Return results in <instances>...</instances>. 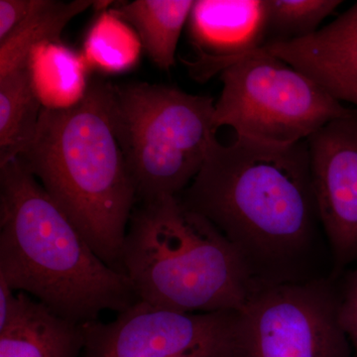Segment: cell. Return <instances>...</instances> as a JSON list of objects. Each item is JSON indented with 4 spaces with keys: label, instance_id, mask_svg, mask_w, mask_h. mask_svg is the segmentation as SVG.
<instances>
[{
    "label": "cell",
    "instance_id": "10",
    "mask_svg": "<svg viewBox=\"0 0 357 357\" xmlns=\"http://www.w3.org/2000/svg\"><path fill=\"white\" fill-rule=\"evenodd\" d=\"M188 33L196 58L185 64L195 79L208 81L265 46L264 0H197Z\"/></svg>",
    "mask_w": 357,
    "mask_h": 357
},
{
    "label": "cell",
    "instance_id": "6",
    "mask_svg": "<svg viewBox=\"0 0 357 357\" xmlns=\"http://www.w3.org/2000/svg\"><path fill=\"white\" fill-rule=\"evenodd\" d=\"M220 79L215 128L229 126L238 137L265 144H297L354 112L263 48L223 70Z\"/></svg>",
    "mask_w": 357,
    "mask_h": 357
},
{
    "label": "cell",
    "instance_id": "9",
    "mask_svg": "<svg viewBox=\"0 0 357 357\" xmlns=\"http://www.w3.org/2000/svg\"><path fill=\"white\" fill-rule=\"evenodd\" d=\"M319 220L332 277L357 261V109L307 139Z\"/></svg>",
    "mask_w": 357,
    "mask_h": 357
},
{
    "label": "cell",
    "instance_id": "13",
    "mask_svg": "<svg viewBox=\"0 0 357 357\" xmlns=\"http://www.w3.org/2000/svg\"><path fill=\"white\" fill-rule=\"evenodd\" d=\"M30 83L42 107L65 110L82 102L89 86L88 63L61 41L33 47L26 63Z\"/></svg>",
    "mask_w": 357,
    "mask_h": 357
},
{
    "label": "cell",
    "instance_id": "14",
    "mask_svg": "<svg viewBox=\"0 0 357 357\" xmlns=\"http://www.w3.org/2000/svg\"><path fill=\"white\" fill-rule=\"evenodd\" d=\"M194 3L192 0H135L110 9L132 26L154 64L169 70L175 65L178 39Z\"/></svg>",
    "mask_w": 357,
    "mask_h": 357
},
{
    "label": "cell",
    "instance_id": "20",
    "mask_svg": "<svg viewBox=\"0 0 357 357\" xmlns=\"http://www.w3.org/2000/svg\"><path fill=\"white\" fill-rule=\"evenodd\" d=\"M45 0H0V41L24 23Z\"/></svg>",
    "mask_w": 357,
    "mask_h": 357
},
{
    "label": "cell",
    "instance_id": "15",
    "mask_svg": "<svg viewBox=\"0 0 357 357\" xmlns=\"http://www.w3.org/2000/svg\"><path fill=\"white\" fill-rule=\"evenodd\" d=\"M41 110L27 68L0 79V164L17 158L32 142Z\"/></svg>",
    "mask_w": 357,
    "mask_h": 357
},
{
    "label": "cell",
    "instance_id": "1",
    "mask_svg": "<svg viewBox=\"0 0 357 357\" xmlns=\"http://www.w3.org/2000/svg\"><path fill=\"white\" fill-rule=\"evenodd\" d=\"M178 198L222 232L256 289L323 278L314 261L326 238L307 140L288 146L238 136L227 145L217 140Z\"/></svg>",
    "mask_w": 357,
    "mask_h": 357
},
{
    "label": "cell",
    "instance_id": "11",
    "mask_svg": "<svg viewBox=\"0 0 357 357\" xmlns=\"http://www.w3.org/2000/svg\"><path fill=\"white\" fill-rule=\"evenodd\" d=\"M263 49L311 77L338 102L357 109V2L310 36Z\"/></svg>",
    "mask_w": 357,
    "mask_h": 357
},
{
    "label": "cell",
    "instance_id": "4",
    "mask_svg": "<svg viewBox=\"0 0 357 357\" xmlns=\"http://www.w3.org/2000/svg\"><path fill=\"white\" fill-rule=\"evenodd\" d=\"M121 266L138 299L173 311H241L256 290L234 246L178 197L133 210Z\"/></svg>",
    "mask_w": 357,
    "mask_h": 357
},
{
    "label": "cell",
    "instance_id": "18",
    "mask_svg": "<svg viewBox=\"0 0 357 357\" xmlns=\"http://www.w3.org/2000/svg\"><path fill=\"white\" fill-rule=\"evenodd\" d=\"M342 3L340 0H264L266 44L314 34Z\"/></svg>",
    "mask_w": 357,
    "mask_h": 357
},
{
    "label": "cell",
    "instance_id": "17",
    "mask_svg": "<svg viewBox=\"0 0 357 357\" xmlns=\"http://www.w3.org/2000/svg\"><path fill=\"white\" fill-rule=\"evenodd\" d=\"M142 49L132 26L109 8L98 13L89 28L82 55L91 69L121 74L136 67Z\"/></svg>",
    "mask_w": 357,
    "mask_h": 357
},
{
    "label": "cell",
    "instance_id": "21",
    "mask_svg": "<svg viewBox=\"0 0 357 357\" xmlns=\"http://www.w3.org/2000/svg\"><path fill=\"white\" fill-rule=\"evenodd\" d=\"M20 305L17 293L7 285L6 281L0 279V328L8 325L15 316Z\"/></svg>",
    "mask_w": 357,
    "mask_h": 357
},
{
    "label": "cell",
    "instance_id": "19",
    "mask_svg": "<svg viewBox=\"0 0 357 357\" xmlns=\"http://www.w3.org/2000/svg\"><path fill=\"white\" fill-rule=\"evenodd\" d=\"M338 291V319L357 357V261Z\"/></svg>",
    "mask_w": 357,
    "mask_h": 357
},
{
    "label": "cell",
    "instance_id": "12",
    "mask_svg": "<svg viewBox=\"0 0 357 357\" xmlns=\"http://www.w3.org/2000/svg\"><path fill=\"white\" fill-rule=\"evenodd\" d=\"M17 295L15 316L0 328V357H81L83 326L61 318L27 294Z\"/></svg>",
    "mask_w": 357,
    "mask_h": 357
},
{
    "label": "cell",
    "instance_id": "3",
    "mask_svg": "<svg viewBox=\"0 0 357 357\" xmlns=\"http://www.w3.org/2000/svg\"><path fill=\"white\" fill-rule=\"evenodd\" d=\"M110 91L112 84L95 79L74 107H42L36 134L16 159L100 259L123 273L122 246L137 197L110 119Z\"/></svg>",
    "mask_w": 357,
    "mask_h": 357
},
{
    "label": "cell",
    "instance_id": "2",
    "mask_svg": "<svg viewBox=\"0 0 357 357\" xmlns=\"http://www.w3.org/2000/svg\"><path fill=\"white\" fill-rule=\"evenodd\" d=\"M0 279L79 326L139 301L16 158L0 164Z\"/></svg>",
    "mask_w": 357,
    "mask_h": 357
},
{
    "label": "cell",
    "instance_id": "5",
    "mask_svg": "<svg viewBox=\"0 0 357 357\" xmlns=\"http://www.w3.org/2000/svg\"><path fill=\"white\" fill-rule=\"evenodd\" d=\"M215 105L173 86L112 84L110 119L141 203L178 197L196 178L218 140Z\"/></svg>",
    "mask_w": 357,
    "mask_h": 357
},
{
    "label": "cell",
    "instance_id": "7",
    "mask_svg": "<svg viewBox=\"0 0 357 357\" xmlns=\"http://www.w3.org/2000/svg\"><path fill=\"white\" fill-rule=\"evenodd\" d=\"M332 278L255 290L238 311L236 357H354Z\"/></svg>",
    "mask_w": 357,
    "mask_h": 357
},
{
    "label": "cell",
    "instance_id": "8",
    "mask_svg": "<svg viewBox=\"0 0 357 357\" xmlns=\"http://www.w3.org/2000/svg\"><path fill=\"white\" fill-rule=\"evenodd\" d=\"M238 311L185 312L143 301L83 326L81 357H236Z\"/></svg>",
    "mask_w": 357,
    "mask_h": 357
},
{
    "label": "cell",
    "instance_id": "16",
    "mask_svg": "<svg viewBox=\"0 0 357 357\" xmlns=\"http://www.w3.org/2000/svg\"><path fill=\"white\" fill-rule=\"evenodd\" d=\"M91 0L72 2L45 0L43 6L7 38L0 41V79L26 67L33 47L45 41H61V33L75 16L93 6Z\"/></svg>",
    "mask_w": 357,
    "mask_h": 357
}]
</instances>
